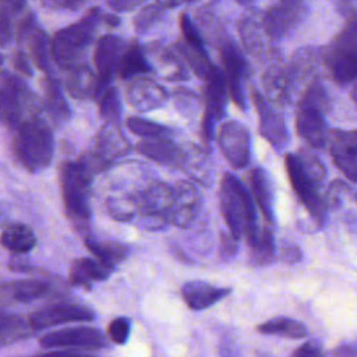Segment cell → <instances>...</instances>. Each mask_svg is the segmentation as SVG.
I'll return each mask as SVG.
<instances>
[{
  "mask_svg": "<svg viewBox=\"0 0 357 357\" xmlns=\"http://www.w3.org/2000/svg\"><path fill=\"white\" fill-rule=\"evenodd\" d=\"M11 149L17 162L28 172L45 170L53 159L54 139L40 114L31 116L13 128Z\"/></svg>",
  "mask_w": 357,
  "mask_h": 357,
  "instance_id": "6da1fadb",
  "label": "cell"
},
{
  "mask_svg": "<svg viewBox=\"0 0 357 357\" xmlns=\"http://www.w3.org/2000/svg\"><path fill=\"white\" fill-rule=\"evenodd\" d=\"M220 209L230 234L238 240L245 237L251 244L259 230L252 198L244 184L231 173H225L220 181Z\"/></svg>",
  "mask_w": 357,
  "mask_h": 357,
  "instance_id": "7a4b0ae2",
  "label": "cell"
},
{
  "mask_svg": "<svg viewBox=\"0 0 357 357\" xmlns=\"http://www.w3.org/2000/svg\"><path fill=\"white\" fill-rule=\"evenodd\" d=\"M100 7H92L77 22L59 29L50 40V57L67 70L79 63V57L91 45L98 25L102 22Z\"/></svg>",
  "mask_w": 357,
  "mask_h": 357,
  "instance_id": "3957f363",
  "label": "cell"
},
{
  "mask_svg": "<svg viewBox=\"0 0 357 357\" xmlns=\"http://www.w3.org/2000/svg\"><path fill=\"white\" fill-rule=\"evenodd\" d=\"M331 96L319 81L307 85L297 103L296 130L311 148L321 149L326 144L325 113L331 109Z\"/></svg>",
  "mask_w": 357,
  "mask_h": 357,
  "instance_id": "277c9868",
  "label": "cell"
},
{
  "mask_svg": "<svg viewBox=\"0 0 357 357\" xmlns=\"http://www.w3.org/2000/svg\"><path fill=\"white\" fill-rule=\"evenodd\" d=\"M91 174L82 160L66 162L60 169V185L66 215L79 231L86 230L91 220L88 204Z\"/></svg>",
  "mask_w": 357,
  "mask_h": 357,
  "instance_id": "5b68a950",
  "label": "cell"
},
{
  "mask_svg": "<svg viewBox=\"0 0 357 357\" xmlns=\"http://www.w3.org/2000/svg\"><path fill=\"white\" fill-rule=\"evenodd\" d=\"M324 64L340 85L351 82L357 71V20L351 18L324 50Z\"/></svg>",
  "mask_w": 357,
  "mask_h": 357,
  "instance_id": "8992f818",
  "label": "cell"
},
{
  "mask_svg": "<svg viewBox=\"0 0 357 357\" xmlns=\"http://www.w3.org/2000/svg\"><path fill=\"white\" fill-rule=\"evenodd\" d=\"M284 166L289 181L300 202L317 223H325L328 205L325 197L321 194V185L304 172L296 153L286 155Z\"/></svg>",
  "mask_w": 357,
  "mask_h": 357,
  "instance_id": "52a82bcc",
  "label": "cell"
},
{
  "mask_svg": "<svg viewBox=\"0 0 357 357\" xmlns=\"http://www.w3.org/2000/svg\"><path fill=\"white\" fill-rule=\"evenodd\" d=\"M310 7L304 1L286 0L269 6L261 15V26L269 40L289 36L308 17Z\"/></svg>",
  "mask_w": 357,
  "mask_h": 357,
  "instance_id": "ba28073f",
  "label": "cell"
},
{
  "mask_svg": "<svg viewBox=\"0 0 357 357\" xmlns=\"http://www.w3.org/2000/svg\"><path fill=\"white\" fill-rule=\"evenodd\" d=\"M220 60L223 64V77L226 81V88L230 93L231 100L241 110L247 109L245 96V82L248 77V64L238 49V46L229 38H222L218 42Z\"/></svg>",
  "mask_w": 357,
  "mask_h": 357,
  "instance_id": "9c48e42d",
  "label": "cell"
},
{
  "mask_svg": "<svg viewBox=\"0 0 357 357\" xmlns=\"http://www.w3.org/2000/svg\"><path fill=\"white\" fill-rule=\"evenodd\" d=\"M45 349L67 350H100L109 346L103 332L92 326H73L49 332L39 339Z\"/></svg>",
  "mask_w": 357,
  "mask_h": 357,
  "instance_id": "30bf717a",
  "label": "cell"
},
{
  "mask_svg": "<svg viewBox=\"0 0 357 357\" xmlns=\"http://www.w3.org/2000/svg\"><path fill=\"white\" fill-rule=\"evenodd\" d=\"M205 79V112L202 116L201 131L206 142L212 141L215 134V123L222 120L225 116L227 102V88L223 73L220 68L212 66Z\"/></svg>",
  "mask_w": 357,
  "mask_h": 357,
  "instance_id": "8fae6325",
  "label": "cell"
},
{
  "mask_svg": "<svg viewBox=\"0 0 357 357\" xmlns=\"http://www.w3.org/2000/svg\"><path fill=\"white\" fill-rule=\"evenodd\" d=\"M219 149L234 169H244L251 160V135L240 121L230 120L220 126L218 134Z\"/></svg>",
  "mask_w": 357,
  "mask_h": 357,
  "instance_id": "7c38bea8",
  "label": "cell"
},
{
  "mask_svg": "<svg viewBox=\"0 0 357 357\" xmlns=\"http://www.w3.org/2000/svg\"><path fill=\"white\" fill-rule=\"evenodd\" d=\"M95 319V311L88 305L78 303H59L35 311L28 324L32 331L53 328L70 322H91Z\"/></svg>",
  "mask_w": 357,
  "mask_h": 357,
  "instance_id": "4fadbf2b",
  "label": "cell"
},
{
  "mask_svg": "<svg viewBox=\"0 0 357 357\" xmlns=\"http://www.w3.org/2000/svg\"><path fill=\"white\" fill-rule=\"evenodd\" d=\"M170 204L166 212V222L187 229L197 219L201 208L199 191L187 181H180L170 187Z\"/></svg>",
  "mask_w": 357,
  "mask_h": 357,
  "instance_id": "5bb4252c",
  "label": "cell"
},
{
  "mask_svg": "<svg viewBox=\"0 0 357 357\" xmlns=\"http://www.w3.org/2000/svg\"><path fill=\"white\" fill-rule=\"evenodd\" d=\"M124 47V40L119 35L107 33L98 40L93 53V63L96 68V95L106 86L112 85V79L117 73Z\"/></svg>",
  "mask_w": 357,
  "mask_h": 357,
  "instance_id": "9a60e30c",
  "label": "cell"
},
{
  "mask_svg": "<svg viewBox=\"0 0 357 357\" xmlns=\"http://www.w3.org/2000/svg\"><path fill=\"white\" fill-rule=\"evenodd\" d=\"M251 98L258 112L259 120V134L276 149H283L290 141V132L286 124V120L282 113L272 107L264 98L259 91L252 88Z\"/></svg>",
  "mask_w": 357,
  "mask_h": 357,
  "instance_id": "2e32d148",
  "label": "cell"
},
{
  "mask_svg": "<svg viewBox=\"0 0 357 357\" xmlns=\"http://www.w3.org/2000/svg\"><path fill=\"white\" fill-rule=\"evenodd\" d=\"M329 153L335 166L350 180H357V135L356 131L329 130L326 137Z\"/></svg>",
  "mask_w": 357,
  "mask_h": 357,
  "instance_id": "e0dca14e",
  "label": "cell"
},
{
  "mask_svg": "<svg viewBox=\"0 0 357 357\" xmlns=\"http://www.w3.org/2000/svg\"><path fill=\"white\" fill-rule=\"evenodd\" d=\"M126 151L127 142L126 138L120 134L117 126L105 124L95 138L93 151L89 159H82V162L88 170L93 173L109 165L113 159L121 156Z\"/></svg>",
  "mask_w": 357,
  "mask_h": 357,
  "instance_id": "ac0fdd59",
  "label": "cell"
},
{
  "mask_svg": "<svg viewBox=\"0 0 357 357\" xmlns=\"http://www.w3.org/2000/svg\"><path fill=\"white\" fill-rule=\"evenodd\" d=\"M17 36L21 42H26L32 63L42 71H49L50 64V40L46 32L38 25L36 17L26 13L18 24Z\"/></svg>",
  "mask_w": 357,
  "mask_h": 357,
  "instance_id": "d6986e66",
  "label": "cell"
},
{
  "mask_svg": "<svg viewBox=\"0 0 357 357\" xmlns=\"http://www.w3.org/2000/svg\"><path fill=\"white\" fill-rule=\"evenodd\" d=\"M262 98L272 107H279L290 103L296 92L286 66H282L276 59L269 63L262 75Z\"/></svg>",
  "mask_w": 357,
  "mask_h": 357,
  "instance_id": "ffe728a7",
  "label": "cell"
},
{
  "mask_svg": "<svg viewBox=\"0 0 357 357\" xmlns=\"http://www.w3.org/2000/svg\"><path fill=\"white\" fill-rule=\"evenodd\" d=\"M124 96L128 103L139 112H149L163 106L166 102V91L153 79L146 77H135L127 81Z\"/></svg>",
  "mask_w": 357,
  "mask_h": 357,
  "instance_id": "44dd1931",
  "label": "cell"
},
{
  "mask_svg": "<svg viewBox=\"0 0 357 357\" xmlns=\"http://www.w3.org/2000/svg\"><path fill=\"white\" fill-rule=\"evenodd\" d=\"M170 185L156 181L132 197L135 211L153 220H166V212L170 204Z\"/></svg>",
  "mask_w": 357,
  "mask_h": 357,
  "instance_id": "7402d4cb",
  "label": "cell"
},
{
  "mask_svg": "<svg viewBox=\"0 0 357 357\" xmlns=\"http://www.w3.org/2000/svg\"><path fill=\"white\" fill-rule=\"evenodd\" d=\"M230 293V287L213 286L204 280H191L184 283L181 287V296L185 304L194 311H201L212 307L222 298L227 297Z\"/></svg>",
  "mask_w": 357,
  "mask_h": 357,
  "instance_id": "603a6c76",
  "label": "cell"
},
{
  "mask_svg": "<svg viewBox=\"0 0 357 357\" xmlns=\"http://www.w3.org/2000/svg\"><path fill=\"white\" fill-rule=\"evenodd\" d=\"M135 149L141 155H144L158 163H162V165H169V166L177 167L185 162V153L170 138L144 139L137 144Z\"/></svg>",
  "mask_w": 357,
  "mask_h": 357,
  "instance_id": "cb8c5ba5",
  "label": "cell"
},
{
  "mask_svg": "<svg viewBox=\"0 0 357 357\" xmlns=\"http://www.w3.org/2000/svg\"><path fill=\"white\" fill-rule=\"evenodd\" d=\"M42 103L46 114L54 124L66 123L71 116V109L60 84L52 78L45 77L42 79Z\"/></svg>",
  "mask_w": 357,
  "mask_h": 357,
  "instance_id": "d4e9b609",
  "label": "cell"
},
{
  "mask_svg": "<svg viewBox=\"0 0 357 357\" xmlns=\"http://www.w3.org/2000/svg\"><path fill=\"white\" fill-rule=\"evenodd\" d=\"M240 36L244 43L245 50L252 54L254 57L262 60V59H271L275 60L278 52L275 49H269L266 46V40H269L261 26L259 20L257 21L254 17H247L240 22Z\"/></svg>",
  "mask_w": 357,
  "mask_h": 357,
  "instance_id": "484cf974",
  "label": "cell"
},
{
  "mask_svg": "<svg viewBox=\"0 0 357 357\" xmlns=\"http://www.w3.org/2000/svg\"><path fill=\"white\" fill-rule=\"evenodd\" d=\"M50 291V283L39 279H21L0 283V296L20 303H28L42 298L47 296Z\"/></svg>",
  "mask_w": 357,
  "mask_h": 357,
  "instance_id": "4316f807",
  "label": "cell"
},
{
  "mask_svg": "<svg viewBox=\"0 0 357 357\" xmlns=\"http://www.w3.org/2000/svg\"><path fill=\"white\" fill-rule=\"evenodd\" d=\"M64 86L75 99H89L96 96L95 73L84 63H78L66 70Z\"/></svg>",
  "mask_w": 357,
  "mask_h": 357,
  "instance_id": "83f0119b",
  "label": "cell"
},
{
  "mask_svg": "<svg viewBox=\"0 0 357 357\" xmlns=\"http://www.w3.org/2000/svg\"><path fill=\"white\" fill-rule=\"evenodd\" d=\"M84 243L86 248L96 257V261L110 272L128 255V248L124 244L113 240H98L88 236L85 237Z\"/></svg>",
  "mask_w": 357,
  "mask_h": 357,
  "instance_id": "f1b7e54d",
  "label": "cell"
},
{
  "mask_svg": "<svg viewBox=\"0 0 357 357\" xmlns=\"http://www.w3.org/2000/svg\"><path fill=\"white\" fill-rule=\"evenodd\" d=\"M151 71H153L152 64L145 54V49L138 42H131L124 47L117 68L120 78L128 81L137 75L148 74Z\"/></svg>",
  "mask_w": 357,
  "mask_h": 357,
  "instance_id": "f546056e",
  "label": "cell"
},
{
  "mask_svg": "<svg viewBox=\"0 0 357 357\" xmlns=\"http://www.w3.org/2000/svg\"><path fill=\"white\" fill-rule=\"evenodd\" d=\"M0 244L13 254H26L36 245V236L24 223H11L0 233Z\"/></svg>",
  "mask_w": 357,
  "mask_h": 357,
  "instance_id": "4dcf8cb0",
  "label": "cell"
},
{
  "mask_svg": "<svg viewBox=\"0 0 357 357\" xmlns=\"http://www.w3.org/2000/svg\"><path fill=\"white\" fill-rule=\"evenodd\" d=\"M110 271L91 258H77L70 268V282L75 286L89 289L93 282H103L110 276Z\"/></svg>",
  "mask_w": 357,
  "mask_h": 357,
  "instance_id": "1f68e13d",
  "label": "cell"
},
{
  "mask_svg": "<svg viewBox=\"0 0 357 357\" xmlns=\"http://www.w3.org/2000/svg\"><path fill=\"white\" fill-rule=\"evenodd\" d=\"M250 181H251V188L252 194L255 198V202L261 212L264 213L265 219L269 223L275 222V215H273V191L271 187L269 177L266 172L258 166L254 167L251 174H250Z\"/></svg>",
  "mask_w": 357,
  "mask_h": 357,
  "instance_id": "d6a6232c",
  "label": "cell"
},
{
  "mask_svg": "<svg viewBox=\"0 0 357 357\" xmlns=\"http://www.w3.org/2000/svg\"><path fill=\"white\" fill-rule=\"evenodd\" d=\"M257 331L262 335L282 336L287 339H303L308 335V331L303 322L287 317H278L265 321L258 325Z\"/></svg>",
  "mask_w": 357,
  "mask_h": 357,
  "instance_id": "836d02e7",
  "label": "cell"
},
{
  "mask_svg": "<svg viewBox=\"0 0 357 357\" xmlns=\"http://www.w3.org/2000/svg\"><path fill=\"white\" fill-rule=\"evenodd\" d=\"M33 333L28 319L15 314L0 312V347L24 340Z\"/></svg>",
  "mask_w": 357,
  "mask_h": 357,
  "instance_id": "e575fe53",
  "label": "cell"
},
{
  "mask_svg": "<svg viewBox=\"0 0 357 357\" xmlns=\"http://www.w3.org/2000/svg\"><path fill=\"white\" fill-rule=\"evenodd\" d=\"M99 116L110 126H119L121 120V99L116 86L109 85L102 89L98 95Z\"/></svg>",
  "mask_w": 357,
  "mask_h": 357,
  "instance_id": "d590c367",
  "label": "cell"
},
{
  "mask_svg": "<svg viewBox=\"0 0 357 357\" xmlns=\"http://www.w3.org/2000/svg\"><path fill=\"white\" fill-rule=\"evenodd\" d=\"M251 257L255 264L266 265L275 258V237L269 226H264L258 230L254 241L250 244Z\"/></svg>",
  "mask_w": 357,
  "mask_h": 357,
  "instance_id": "8d00e7d4",
  "label": "cell"
},
{
  "mask_svg": "<svg viewBox=\"0 0 357 357\" xmlns=\"http://www.w3.org/2000/svg\"><path fill=\"white\" fill-rule=\"evenodd\" d=\"M126 126L130 131L139 137H145V139L149 138H169L170 128L166 126H162L159 123L142 119V117H128L126 121Z\"/></svg>",
  "mask_w": 357,
  "mask_h": 357,
  "instance_id": "74e56055",
  "label": "cell"
},
{
  "mask_svg": "<svg viewBox=\"0 0 357 357\" xmlns=\"http://www.w3.org/2000/svg\"><path fill=\"white\" fill-rule=\"evenodd\" d=\"M166 8L163 7L162 1L145 4L134 17V28L138 33H145L149 31L158 21L162 20Z\"/></svg>",
  "mask_w": 357,
  "mask_h": 357,
  "instance_id": "f35d334b",
  "label": "cell"
},
{
  "mask_svg": "<svg viewBox=\"0 0 357 357\" xmlns=\"http://www.w3.org/2000/svg\"><path fill=\"white\" fill-rule=\"evenodd\" d=\"M25 7L22 1L0 3V45L6 46L13 38V20L14 15Z\"/></svg>",
  "mask_w": 357,
  "mask_h": 357,
  "instance_id": "ab89813d",
  "label": "cell"
},
{
  "mask_svg": "<svg viewBox=\"0 0 357 357\" xmlns=\"http://www.w3.org/2000/svg\"><path fill=\"white\" fill-rule=\"evenodd\" d=\"M296 156H297L301 167L304 169V172L322 187L325 177H326V169H325V165L321 162V159L305 149L298 151L296 153Z\"/></svg>",
  "mask_w": 357,
  "mask_h": 357,
  "instance_id": "60d3db41",
  "label": "cell"
},
{
  "mask_svg": "<svg viewBox=\"0 0 357 357\" xmlns=\"http://www.w3.org/2000/svg\"><path fill=\"white\" fill-rule=\"evenodd\" d=\"M106 205H107V209H109L110 215L116 220H121V222L130 220L135 213V206H134V202H132V197L124 198V199L123 198L121 199L109 198Z\"/></svg>",
  "mask_w": 357,
  "mask_h": 357,
  "instance_id": "b9f144b4",
  "label": "cell"
},
{
  "mask_svg": "<svg viewBox=\"0 0 357 357\" xmlns=\"http://www.w3.org/2000/svg\"><path fill=\"white\" fill-rule=\"evenodd\" d=\"M131 321L126 317L114 318L107 326V335L110 340L116 344H124L130 336Z\"/></svg>",
  "mask_w": 357,
  "mask_h": 357,
  "instance_id": "7bdbcfd3",
  "label": "cell"
},
{
  "mask_svg": "<svg viewBox=\"0 0 357 357\" xmlns=\"http://www.w3.org/2000/svg\"><path fill=\"white\" fill-rule=\"evenodd\" d=\"M349 195H351V188L344 181L336 180L331 183L325 201H326V205L329 204L333 208H339L346 204Z\"/></svg>",
  "mask_w": 357,
  "mask_h": 357,
  "instance_id": "ee69618b",
  "label": "cell"
},
{
  "mask_svg": "<svg viewBox=\"0 0 357 357\" xmlns=\"http://www.w3.org/2000/svg\"><path fill=\"white\" fill-rule=\"evenodd\" d=\"M291 357H326V356H325L319 342L308 340V342L303 343L301 346H298L293 351Z\"/></svg>",
  "mask_w": 357,
  "mask_h": 357,
  "instance_id": "f6af8a7d",
  "label": "cell"
},
{
  "mask_svg": "<svg viewBox=\"0 0 357 357\" xmlns=\"http://www.w3.org/2000/svg\"><path fill=\"white\" fill-rule=\"evenodd\" d=\"M237 252V240L229 233H222L220 236V255L225 259L231 258Z\"/></svg>",
  "mask_w": 357,
  "mask_h": 357,
  "instance_id": "bcb514c9",
  "label": "cell"
},
{
  "mask_svg": "<svg viewBox=\"0 0 357 357\" xmlns=\"http://www.w3.org/2000/svg\"><path fill=\"white\" fill-rule=\"evenodd\" d=\"M13 64L18 73L24 75H32V67L29 63V56H26V53L17 52L13 56Z\"/></svg>",
  "mask_w": 357,
  "mask_h": 357,
  "instance_id": "7dc6e473",
  "label": "cell"
},
{
  "mask_svg": "<svg viewBox=\"0 0 357 357\" xmlns=\"http://www.w3.org/2000/svg\"><path fill=\"white\" fill-rule=\"evenodd\" d=\"M106 4L119 13H127L131 11L139 6H142L141 0H109Z\"/></svg>",
  "mask_w": 357,
  "mask_h": 357,
  "instance_id": "c3c4849f",
  "label": "cell"
},
{
  "mask_svg": "<svg viewBox=\"0 0 357 357\" xmlns=\"http://www.w3.org/2000/svg\"><path fill=\"white\" fill-rule=\"evenodd\" d=\"M29 357H98V356L92 353H85V351H77V350H56V351L40 353Z\"/></svg>",
  "mask_w": 357,
  "mask_h": 357,
  "instance_id": "681fc988",
  "label": "cell"
},
{
  "mask_svg": "<svg viewBox=\"0 0 357 357\" xmlns=\"http://www.w3.org/2000/svg\"><path fill=\"white\" fill-rule=\"evenodd\" d=\"M280 258H282L283 261L289 262V264H293V262L300 261V258H301V252H300V250H298L296 245H293V244H291V245H290V244H287V245H283V247H282Z\"/></svg>",
  "mask_w": 357,
  "mask_h": 357,
  "instance_id": "f907efd6",
  "label": "cell"
},
{
  "mask_svg": "<svg viewBox=\"0 0 357 357\" xmlns=\"http://www.w3.org/2000/svg\"><path fill=\"white\" fill-rule=\"evenodd\" d=\"M333 357H357V349L354 343H343L332 350Z\"/></svg>",
  "mask_w": 357,
  "mask_h": 357,
  "instance_id": "816d5d0a",
  "label": "cell"
},
{
  "mask_svg": "<svg viewBox=\"0 0 357 357\" xmlns=\"http://www.w3.org/2000/svg\"><path fill=\"white\" fill-rule=\"evenodd\" d=\"M85 1H79V0H57V1H47L43 3L47 7L52 8H67V10H77L79 8Z\"/></svg>",
  "mask_w": 357,
  "mask_h": 357,
  "instance_id": "f5cc1de1",
  "label": "cell"
},
{
  "mask_svg": "<svg viewBox=\"0 0 357 357\" xmlns=\"http://www.w3.org/2000/svg\"><path fill=\"white\" fill-rule=\"evenodd\" d=\"M102 20H103V22H106L110 26H119L120 25V18L116 17V15H112V14L102 15Z\"/></svg>",
  "mask_w": 357,
  "mask_h": 357,
  "instance_id": "db71d44e",
  "label": "cell"
},
{
  "mask_svg": "<svg viewBox=\"0 0 357 357\" xmlns=\"http://www.w3.org/2000/svg\"><path fill=\"white\" fill-rule=\"evenodd\" d=\"M3 64V57H1V54H0V66Z\"/></svg>",
  "mask_w": 357,
  "mask_h": 357,
  "instance_id": "11a10c76",
  "label": "cell"
}]
</instances>
